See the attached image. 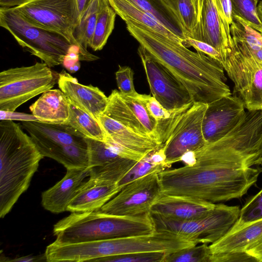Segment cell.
Returning <instances> with one entry per match:
<instances>
[{
    "mask_svg": "<svg viewBox=\"0 0 262 262\" xmlns=\"http://www.w3.org/2000/svg\"><path fill=\"white\" fill-rule=\"evenodd\" d=\"M117 184L85 181L68 206L67 211L83 212L99 210L121 190Z\"/></svg>",
    "mask_w": 262,
    "mask_h": 262,
    "instance_id": "obj_22",
    "label": "cell"
},
{
    "mask_svg": "<svg viewBox=\"0 0 262 262\" xmlns=\"http://www.w3.org/2000/svg\"><path fill=\"white\" fill-rule=\"evenodd\" d=\"M143 11L154 16L171 31L185 38L182 32L175 27L164 16L158 11L148 0H130Z\"/></svg>",
    "mask_w": 262,
    "mask_h": 262,
    "instance_id": "obj_39",
    "label": "cell"
},
{
    "mask_svg": "<svg viewBox=\"0 0 262 262\" xmlns=\"http://www.w3.org/2000/svg\"><path fill=\"white\" fill-rule=\"evenodd\" d=\"M159 173L153 172L127 183L100 210L132 216L150 213L152 205L162 194Z\"/></svg>",
    "mask_w": 262,
    "mask_h": 262,
    "instance_id": "obj_12",
    "label": "cell"
},
{
    "mask_svg": "<svg viewBox=\"0 0 262 262\" xmlns=\"http://www.w3.org/2000/svg\"><path fill=\"white\" fill-rule=\"evenodd\" d=\"M125 23L140 45L186 88L193 102L208 104L231 95L220 61L202 52L192 51L141 24Z\"/></svg>",
    "mask_w": 262,
    "mask_h": 262,
    "instance_id": "obj_2",
    "label": "cell"
},
{
    "mask_svg": "<svg viewBox=\"0 0 262 262\" xmlns=\"http://www.w3.org/2000/svg\"><path fill=\"white\" fill-rule=\"evenodd\" d=\"M256 258L258 262L262 261V243L246 251Z\"/></svg>",
    "mask_w": 262,
    "mask_h": 262,
    "instance_id": "obj_43",
    "label": "cell"
},
{
    "mask_svg": "<svg viewBox=\"0 0 262 262\" xmlns=\"http://www.w3.org/2000/svg\"><path fill=\"white\" fill-rule=\"evenodd\" d=\"M138 54L141 60L152 96L165 109L177 111L193 103L186 88L164 66L154 59L141 45Z\"/></svg>",
    "mask_w": 262,
    "mask_h": 262,
    "instance_id": "obj_13",
    "label": "cell"
},
{
    "mask_svg": "<svg viewBox=\"0 0 262 262\" xmlns=\"http://www.w3.org/2000/svg\"><path fill=\"white\" fill-rule=\"evenodd\" d=\"M33 116L39 121L54 124H67L70 104L60 89H51L29 107Z\"/></svg>",
    "mask_w": 262,
    "mask_h": 262,
    "instance_id": "obj_24",
    "label": "cell"
},
{
    "mask_svg": "<svg viewBox=\"0 0 262 262\" xmlns=\"http://www.w3.org/2000/svg\"><path fill=\"white\" fill-rule=\"evenodd\" d=\"M58 85L69 102L97 119L103 114L108 103V97L98 88L80 83L69 73H59Z\"/></svg>",
    "mask_w": 262,
    "mask_h": 262,
    "instance_id": "obj_18",
    "label": "cell"
},
{
    "mask_svg": "<svg viewBox=\"0 0 262 262\" xmlns=\"http://www.w3.org/2000/svg\"><path fill=\"white\" fill-rule=\"evenodd\" d=\"M155 228L150 213L124 216L100 210L72 212L53 227L55 242L71 244L152 233Z\"/></svg>",
    "mask_w": 262,
    "mask_h": 262,
    "instance_id": "obj_4",
    "label": "cell"
},
{
    "mask_svg": "<svg viewBox=\"0 0 262 262\" xmlns=\"http://www.w3.org/2000/svg\"><path fill=\"white\" fill-rule=\"evenodd\" d=\"M134 74L130 67L119 65L115 76L119 91L121 94L129 96H135L138 94L135 89Z\"/></svg>",
    "mask_w": 262,
    "mask_h": 262,
    "instance_id": "obj_37",
    "label": "cell"
},
{
    "mask_svg": "<svg viewBox=\"0 0 262 262\" xmlns=\"http://www.w3.org/2000/svg\"><path fill=\"white\" fill-rule=\"evenodd\" d=\"M207 107L206 103L193 102L174 122L163 146L169 168L173 163L181 161L186 154L195 151L207 144L202 129Z\"/></svg>",
    "mask_w": 262,
    "mask_h": 262,
    "instance_id": "obj_11",
    "label": "cell"
},
{
    "mask_svg": "<svg viewBox=\"0 0 262 262\" xmlns=\"http://www.w3.org/2000/svg\"><path fill=\"white\" fill-rule=\"evenodd\" d=\"M262 242V218L251 222H236L222 238L211 244V254L246 252Z\"/></svg>",
    "mask_w": 262,
    "mask_h": 262,
    "instance_id": "obj_21",
    "label": "cell"
},
{
    "mask_svg": "<svg viewBox=\"0 0 262 262\" xmlns=\"http://www.w3.org/2000/svg\"><path fill=\"white\" fill-rule=\"evenodd\" d=\"M44 157L30 136L10 119L0 122V217H4L31 179Z\"/></svg>",
    "mask_w": 262,
    "mask_h": 262,
    "instance_id": "obj_3",
    "label": "cell"
},
{
    "mask_svg": "<svg viewBox=\"0 0 262 262\" xmlns=\"http://www.w3.org/2000/svg\"><path fill=\"white\" fill-rule=\"evenodd\" d=\"M21 126L43 157L55 160L67 169L89 167L85 137L70 124L25 120Z\"/></svg>",
    "mask_w": 262,
    "mask_h": 262,
    "instance_id": "obj_5",
    "label": "cell"
},
{
    "mask_svg": "<svg viewBox=\"0 0 262 262\" xmlns=\"http://www.w3.org/2000/svg\"><path fill=\"white\" fill-rule=\"evenodd\" d=\"M89 151L90 179L117 184L138 162L123 158L104 141L85 138Z\"/></svg>",
    "mask_w": 262,
    "mask_h": 262,
    "instance_id": "obj_17",
    "label": "cell"
},
{
    "mask_svg": "<svg viewBox=\"0 0 262 262\" xmlns=\"http://www.w3.org/2000/svg\"><path fill=\"white\" fill-rule=\"evenodd\" d=\"M260 33L261 34V36H262V32H261V33Z\"/></svg>",
    "mask_w": 262,
    "mask_h": 262,
    "instance_id": "obj_49",
    "label": "cell"
},
{
    "mask_svg": "<svg viewBox=\"0 0 262 262\" xmlns=\"http://www.w3.org/2000/svg\"><path fill=\"white\" fill-rule=\"evenodd\" d=\"M140 95L147 110L157 122V138L158 141L163 145L168 137L174 122L178 117L188 108L177 111H168L163 107L152 96L140 94Z\"/></svg>",
    "mask_w": 262,
    "mask_h": 262,
    "instance_id": "obj_28",
    "label": "cell"
},
{
    "mask_svg": "<svg viewBox=\"0 0 262 262\" xmlns=\"http://www.w3.org/2000/svg\"><path fill=\"white\" fill-rule=\"evenodd\" d=\"M111 7L125 23L141 24L166 37L182 43L183 37L162 24L152 15L143 11L130 0H108Z\"/></svg>",
    "mask_w": 262,
    "mask_h": 262,
    "instance_id": "obj_25",
    "label": "cell"
},
{
    "mask_svg": "<svg viewBox=\"0 0 262 262\" xmlns=\"http://www.w3.org/2000/svg\"><path fill=\"white\" fill-rule=\"evenodd\" d=\"M259 0H230L232 16L242 19L252 28L262 32V24L257 14Z\"/></svg>",
    "mask_w": 262,
    "mask_h": 262,
    "instance_id": "obj_34",
    "label": "cell"
},
{
    "mask_svg": "<svg viewBox=\"0 0 262 262\" xmlns=\"http://www.w3.org/2000/svg\"><path fill=\"white\" fill-rule=\"evenodd\" d=\"M108 0H92L91 4L81 16L76 26L74 36L79 45V60L92 61L98 57L87 50L93 36L98 14L106 5Z\"/></svg>",
    "mask_w": 262,
    "mask_h": 262,
    "instance_id": "obj_26",
    "label": "cell"
},
{
    "mask_svg": "<svg viewBox=\"0 0 262 262\" xmlns=\"http://www.w3.org/2000/svg\"><path fill=\"white\" fill-rule=\"evenodd\" d=\"M166 163L163 146L151 151L138 161L133 168L117 183L122 188L127 183L153 172H160L169 169Z\"/></svg>",
    "mask_w": 262,
    "mask_h": 262,
    "instance_id": "obj_29",
    "label": "cell"
},
{
    "mask_svg": "<svg viewBox=\"0 0 262 262\" xmlns=\"http://www.w3.org/2000/svg\"><path fill=\"white\" fill-rule=\"evenodd\" d=\"M260 159H262V156H261V157Z\"/></svg>",
    "mask_w": 262,
    "mask_h": 262,
    "instance_id": "obj_50",
    "label": "cell"
},
{
    "mask_svg": "<svg viewBox=\"0 0 262 262\" xmlns=\"http://www.w3.org/2000/svg\"><path fill=\"white\" fill-rule=\"evenodd\" d=\"M257 14L259 19L262 24V0L257 6Z\"/></svg>",
    "mask_w": 262,
    "mask_h": 262,
    "instance_id": "obj_47",
    "label": "cell"
},
{
    "mask_svg": "<svg viewBox=\"0 0 262 262\" xmlns=\"http://www.w3.org/2000/svg\"><path fill=\"white\" fill-rule=\"evenodd\" d=\"M195 8L199 21L200 20L203 0H192Z\"/></svg>",
    "mask_w": 262,
    "mask_h": 262,
    "instance_id": "obj_46",
    "label": "cell"
},
{
    "mask_svg": "<svg viewBox=\"0 0 262 262\" xmlns=\"http://www.w3.org/2000/svg\"><path fill=\"white\" fill-rule=\"evenodd\" d=\"M221 63L234 84V92L248 111L262 110V64L246 44L232 37Z\"/></svg>",
    "mask_w": 262,
    "mask_h": 262,
    "instance_id": "obj_9",
    "label": "cell"
},
{
    "mask_svg": "<svg viewBox=\"0 0 262 262\" xmlns=\"http://www.w3.org/2000/svg\"><path fill=\"white\" fill-rule=\"evenodd\" d=\"M209 246L202 244L166 253L163 262H210Z\"/></svg>",
    "mask_w": 262,
    "mask_h": 262,
    "instance_id": "obj_33",
    "label": "cell"
},
{
    "mask_svg": "<svg viewBox=\"0 0 262 262\" xmlns=\"http://www.w3.org/2000/svg\"><path fill=\"white\" fill-rule=\"evenodd\" d=\"M0 26L50 68L62 64L76 47L60 33L30 23L13 7H0Z\"/></svg>",
    "mask_w": 262,
    "mask_h": 262,
    "instance_id": "obj_6",
    "label": "cell"
},
{
    "mask_svg": "<svg viewBox=\"0 0 262 262\" xmlns=\"http://www.w3.org/2000/svg\"><path fill=\"white\" fill-rule=\"evenodd\" d=\"M70 104V114L67 124L82 133L85 138L104 141L105 134L98 119Z\"/></svg>",
    "mask_w": 262,
    "mask_h": 262,
    "instance_id": "obj_30",
    "label": "cell"
},
{
    "mask_svg": "<svg viewBox=\"0 0 262 262\" xmlns=\"http://www.w3.org/2000/svg\"><path fill=\"white\" fill-rule=\"evenodd\" d=\"M182 43L186 47H192L196 51L202 52L221 63V53L209 44L191 37H186L183 39Z\"/></svg>",
    "mask_w": 262,
    "mask_h": 262,
    "instance_id": "obj_40",
    "label": "cell"
},
{
    "mask_svg": "<svg viewBox=\"0 0 262 262\" xmlns=\"http://www.w3.org/2000/svg\"><path fill=\"white\" fill-rule=\"evenodd\" d=\"M215 205L196 198L162 194L152 205L150 213L176 220H186L207 213L213 209Z\"/></svg>",
    "mask_w": 262,
    "mask_h": 262,
    "instance_id": "obj_20",
    "label": "cell"
},
{
    "mask_svg": "<svg viewBox=\"0 0 262 262\" xmlns=\"http://www.w3.org/2000/svg\"><path fill=\"white\" fill-rule=\"evenodd\" d=\"M262 218V189L249 198L240 210L236 223L242 224Z\"/></svg>",
    "mask_w": 262,
    "mask_h": 262,
    "instance_id": "obj_36",
    "label": "cell"
},
{
    "mask_svg": "<svg viewBox=\"0 0 262 262\" xmlns=\"http://www.w3.org/2000/svg\"><path fill=\"white\" fill-rule=\"evenodd\" d=\"M97 119L105 134L104 142L123 158L138 161L163 146L156 139L139 134L103 113Z\"/></svg>",
    "mask_w": 262,
    "mask_h": 262,
    "instance_id": "obj_15",
    "label": "cell"
},
{
    "mask_svg": "<svg viewBox=\"0 0 262 262\" xmlns=\"http://www.w3.org/2000/svg\"><path fill=\"white\" fill-rule=\"evenodd\" d=\"M262 156V118L247 112L219 140L186 154L185 165L159 173L162 194L188 196L212 203L239 199L261 172L253 168Z\"/></svg>",
    "mask_w": 262,
    "mask_h": 262,
    "instance_id": "obj_1",
    "label": "cell"
},
{
    "mask_svg": "<svg viewBox=\"0 0 262 262\" xmlns=\"http://www.w3.org/2000/svg\"><path fill=\"white\" fill-rule=\"evenodd\" d=\"M31 0H0V7L11 8L19 6Z\"/></svg>",
    "mask_w": 262,
    "mask_h": 262,
    "instance_id": "obj_45",
    "label": "cell"
},
{
    "mask_svg": "<svg viewBox=\"0 0 262 262\" xmlns=\"http://www.w3.org/2000/svg\"><path fill=\"white\" fill-rule=\"evenodd\" d=\"M245 108L242 100L231 95L207 104L202 123L206 143L219 140L232 130L245 115Z\"/></svg>",
    "mask_w": 262,
    "mask_h": 262,
    "instance_id": "obj_16",
    "label": "cell"
},
{
    "mask_svg": "<svg viewBox=\"0 0 262 262\" xmlns=\"http://www.w3.org/2000/svg\"><path fill=\"white\" fill-rule=\"evenodd\" d=\"M103 114L139 134L157 140V122L139 93L129 96L112 91Z\"/></svg>",
    "mask_w": 262,
    "mask_h": 262,
    "instance_id": "obj_14",
    "label": "cell"
},
{
    "mask_svg": "<svg viewBox=\"0 0 262 262\" xmlns=\"http://www.w3.org/2000/svg\"><path fill=\"white\" fill-rule=\"evenodd\" d=\"M13 8L30 23L60 33L79 49L74 36L79 21L76 0H31Z\"/></svg>",
    "mask_w": 262,
    "mask_h": 262,
    "instance_id": "obj_10",
    "label": "cell"
},
{
    "mask_svg": "<svg viewBox=\"0 0 262 262\" xmlns=\"http://www.w3.org/2000/svg\"><path fill=\"white\" fill-rule=\"evenodd\" d=\"M216 8L221 19L228 40V45L232 37L230 27L232 22V8L230 0H214Z\"/></svg>",
    "mask_w": 262,
    "mask_h": 262,
    "instance_id": "obj_38",
    "label": "cell"
},
{
    "mask_svg": "<svg viewBox=\"0 0 262 262\" xmlns=\"http://www.w3.org/2000/svg\"><path fill=\"white\" fill-rule=\"evenodd\" d=\"M191 38L209 44L221 54L228 46V40L214 0H203L200 21Z\"/></svg>",
    "mask_w": 262,
    "mask_h": 262,
    "instance_id": "obj_23",
    "label": "cell"
},
{
    "mask_svg": "<svg viewBox=\"0 0 262 262\" xmlns=\"http://www.w3.org/2000/svg\"><path fill=\"white\" fill-rule=\"evenodd\" d=\"M59 73L45 63L12 68L0 73V110L14 112L19 106L58 83Z\"/></svg>",
    "mask_w": 262,
    "mask_h": 262,
    "instance_id": "obj_8",
    "label": "cell"
},
{
    "mask_svg": "<svg viewBox=\"0 0 262 262\" xmlns=\"http://www.w3.org/2000/svg\"><path fill=\"white\" fill-rule=\"evenodd\" d=\"M258 261L246 252H236L211 254L210 262Z\"/></svg>",
    "mask_w": 262,
    "mask_h": 262,
    "instance_id": "obj_41",
    "label": "cell"
},
{
    "mask_svg": "<svg viewBox=\"0 0 262 262\" xmlns=\"http://www.w3.org/2000/svg\"><path fill=\"white\" fill-rule=\"evenodd\" d=\"M166 254L163 252L133 253L105 257L99 258L96 261L163 262Z\"/></svg>",
    "mask_w": 262,
    "mask_h": 262,
    "instance_id": "obj_35",
    "label": "cell"
},
{
    "mask_svg": "<svg viewBox=\"0 0 262 262\" xmlns=\"http://www.w3.org/2000/svg\"><path fill=\"white\" fill-rule=\"evenodd\" d=\"M237 206L217 204L207 213L186 220L167 217L150 213L155 230L167 231L199 244H212L224 236L239 217Z\"/></svg>",
    "mask_w": 262,
    "mask_h": 262,
    "instance_id": "obj_7",
    "label": "cell"
},
{
    "mask_svg": "<svg viewBox=\"0 0 262 262\" xmlns=\"http://www.w3.org/2000/svg\"><path fill=\"white\" fill-rule=\"evenodd\" d=\"M90 176L89 167L67 169L64 177L41 194V205L53 213L67 211L68 206Z\"/></svg>",
    "mask_w": 262,
    "mask_h": 262,
    "instance_id": "obj_19",
    "label": "cell"
},
{
    "mask_svg": "<svg viewBox=\"0 0 262 262\" xmlns=\"http://www.w3.org/2000/svg\"><path fill=\"white\" fill-rule=\"evenodd\" d=\"M92 0H76L79 21L84 12L88 8L92 2Z\"/></svg>",
    "mask_w": 262,
    "mask_h": 262,
    "instance_id": "obj_44",
    "label": "cell"
},
{
    "mask_svg": "<svg viewBox=\"0 0 262 262\" xmlns=\"http://www.w3.org/2000/svg\"><path fill=\"white\" fill-rule=\"evenodd\" d=\"M158 1L175 21L184 37H191L199 23L192 0Z\"/></svg>",
    "mask_w": 262,
    "mask_h": 262,
    "instance_id": "obj_27",
    "label": "cell"
},
{
    "mask_svg": "<svg viewBox=\"0 0 262 262\" xmlns=\"http://www.w3.org/2000/svg\"><path fill=\"white\" fill-rule=\"evenodd\" d=\"M231 37L243 41L254 55L262 50V36L242 19L232 16L230 27Z\"/></svg>",
    "mask_w": 262,
    "mask_h": 262,
    "instance_id": "obj_32",
    "label": "cell"
},
{
    "mask_svg": "<svg viewBox=\"0 0 262 262\" xmlns=\"http://www.w3.org/2000/svg\"><path fill=\"white\" fill-rule=\"evenodd\" d=\"M256 165H260L262 167V159H259L256 163Z\"/></svg>",
    "mask_w": 262,
    "mask_h": 262,
    "instance_id": "obj_48",
    "label": "cell"
},
{
    "mask_svg": "<svg viewBox=\"0 0 262 262\" xmlns=\"http://www.w3.org/2000/svg\"><path fill=\"white\" fill-rule=\"evenodd\" d=\"M116 14L110 4L99 12L90 46L94 51L101 50L105 45L114 29Z\"/></svg>",
    "mask_w": 262,
    "mask_h": 262,
    "instance_id": "obj_31",
    "label": "cell"
},
{
    "mask_svg": "<svg viewBox=\"0 0 262 262\" xmlns=\"http://www.w3.org/2000/svg\"><path fill=\"white\" fill-rule=\"evenodd\" d=\"M41 261H47L45 253L37 256L28 255L15 258L13 259H10L9 261L34 262Z\"/></svg>",
    "mask_w": 262,
    "mask_h": 262,
    "instance_id": "obj_42",
    "label": "cell"
}]
</instances>
